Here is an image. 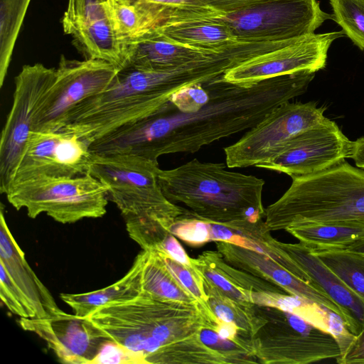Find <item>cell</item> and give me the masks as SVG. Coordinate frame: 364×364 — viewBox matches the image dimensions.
<instances>
[{
	"label": "cell",
	"mask_w": 364,
	"mask_h": 364,
	"mask_svg": "<svg viewBox=\"0 0 364 364\" xmlns=\"http://www.w3.org/2000/svg\"><path fill=\"white\" fill-rule=\"evenodd\" d=\"M119 70L104 60H71L62 55L55 81L36 113L32 131H59L68 112L106 90Z\"/></svg>",
	"instance_id": "cell-12"
},
{
	"label": "cell",
	"mask_w": 364,
	"mask_h": 364,
	"mask_svg": "<svg viewBox=\"0 0 364 364\" xmlns=\"http://www.w3.org/2000/svg\"><path fill=\"white\" fill-rule=\"evenodd\" d=\"M276 245L292 259L304 272L309 284L323 293L340 309L347 331L356 335L364 324V301L314 255L301 244L275 240Z\"/></svg>",
	"instance_id": "cell-19"
},
{
	"label": "cell",
	"mask_w": 364,
	"mask_h": 364,
	"mask_svg": "<svg viewBox=\"0 0 364 364\" xmlns=\"http://www.w3.org/2000/svg\"><path fill=\"white\" fill-rule=\"evenodd\" d=\"M201 279L207 303L215 316L218 320L234 324L242 336L252 340L267 322L256 305L252 307L242 306L225 296L202 277Z\"/></svg>",
	"instance_id": "cell-25"
},
{
	"label": "cell",
	"mask_w": 364,
	"mask_h": 364,
	"mask_svg": "<svg viewBox=\"0 0 364 364\" xmlns=\"http://www.w3.org/2000/svg\"><path fill=\"white\" fill-rule=\"evenodd\" d=\"M90 145L69 132L31 131L12 184L41 176L74 177L87 173L92 156Z\"/></svg>",
	"instance_id": "cell-14"
},
{
	"label": "cell",
	"mask_w": 364,
	"mask_h": 364,
	"mask_svg": "<svg viewBox=\"0 0 364 364\" xmlns=\"http://www.w3.org/2000/svg\"><path fill=\"white\" fill-rule=\"evenodd\" d=\"M350 141L336 122H324L299 134L271 161L257 167L291 178L325 171L349 158Z\"/></svg>",
	"instance_id": "cell-15"
},
{
	"label": "cell",
	"mask_w": 364,
	"mask_h": 364,
	"mask_svg": "<svg viewBox=\"0 0 364 364\" xmlns=\"http://www.w3.org/2000/svg\"><path fill=\"white\" fill-rule=\"evenodd\" d=\"M142 252L141 293L162 300L200 304L173 276L155 251Z\"/></svg>",
	"instance_id": "cell-24"
},
{
	"label": "cell",
	"mask_w": 364,
	"mask_h": 364,
	"mask_svg": "<svg viewBox=\"0 0 364 364\" xmlns=\"http://www.w3.org/2000/svg\"><path fill=\"white\" fill-rule=\"evenodd\" d=\"M143 252L135 257L129 271L112 284L82 294H60V299L80 317H87L97 308L112 302L133 299L141 292Z\"/></svg>",
	"instance_id": "cell-23"
},
{
	"label": "cell",
	"mask_w": 364,
	"mask_h": 364,
	"mask_svg": "<svg viewBox=\"0 0 364 364\" xmlns=\"http://www.w3.org/2000/svg\"><path fill=\"white\" fill-rule=\"evenodd\" d=\"M113 29L125 46L142 36L146 31L144 20L136 7L124 0H103Z\"/></svg>",
	"instance_id": "cell-29"
},
{
	"label": "cell",
	"mask_w": 364,
	"mask_h": 364,
	"mask_svg": "<svg viewBox=\"0 0 364 364\" xmlns=\"http://www.w3.org/2000/svg\"><path fill=\"white\" fill-rule=\"evenodd\" d=\"M339 340L341 353L336 358L339 364H364V324L356 334H348Z\"/></svg>",
	"instance_id": "cell-36"
},
{
	"label": "cell",
	"mask_w": 364,
	"mask_h": 364,
	"mask_svg": "<svg viewBox=\"0 0 364 364\" xmlns=\"http://www.w3.org/2000/svg\"><path fill=\"white\" fill-rule=\"evenodd\" d=\"M126 47L125 61L122 68L132 67L151 71L173 69L223 50L181 45L151 33L129 43Z\"/></svg>",
	"instance_id": "cell-21"
},
{
	"label": "cell",
	"mask_w": 364,
	"mask_h": 364,
	"mask_svg": "<svg viewBox=\"0 0 364 364\" xmlns=\"http://www.w3.org/2000/svg\"><path fill=\"white\" fill-rule=\"evenodd\" d=\"M343 250L364 255V237L351 243Z\"/></svg>",
	"instance_id": "cell-41"
},
{
	"label": "cell",
	"mask_w": 364,
	"mask_h": 364,
	"mask_svg": "<svg viewBox=\"0 0 364 364\" xmlns=\"http://www.w3.org/2000/svg\"><path fill=\"white\" fill-rule=\"evenodd\" d=\"M215 242L217 250L232 266L282 287L292 296L322 307L343 321L342 312L328 296L297 278L267 255L230 242Z\"/></svg>",
	"instance_id": "cell-18"
},
{
	"label": "cell",
	"mask_w": 364,
	"mask_h": 364,
	"mask_svg": "<svg viewBox=\"0 0 364 364\" xmlns=\"http://www.w3.org/2000/svg\"><path fill=\"white\" fill-rule=\"evenodd\" d=\"M61 22L85 59L104 60L119 70L123 67L126 48L113 29L103 0H69Z\"/></svg>",
	"instance_id": "cell-16"
},
{
	"label": "cell",
	"mask_w": 364,
	"mask_h": 364,
	"mask_svg": "<svg viewBox=\"0 0 364 364\" xmlns=\"http://www.w3.org/2000/svg\"><path fill=\"white\" fill-rule=\"evenodd\" d=\"M269 232L304 223L364 226V169L343 161L325 171L292 178L265 208Z\"/></svg>",
	"instance_id": "cell-5"
},
{
	"label": "cell",
	"mask_w": 364,
	"mask_h": 364,
	"mask_svg": "<svg viewBox=\"0 0 364 364\" xmlns=\"http://www.w3.org/2000/svg\"><path fill=\"white\" fill-rule=\"evenodd\" d=\"M159 169L157 161L143 157L92 154L87 173L106 188L108 200L116 205L124 219H154L169 231L186 208L164 195L158 181Z\"/></svg>",
	"instance_id": "cell-6"
},
{
	"label": "cell",
	"mask_w": 364,
	"mask_h": 364,
	"mask_svg": "<svg viewBox=\"0 0 364 364\" xmlns=\"http://www.w3.org/2000/svg\"><path fill=\"white\" fill-rule=\"evenodd\" d=\"M352 291L364 301V255L343 249H311Z\"/></svg>",
	"instance_id": "cell-28"
},
{
	"label": "cell",
	"mask_w": 364,
	"mask_h": 364,
	"mask_svg": "<svg viewBox=\"0 0 364 364\" xmlns=\"http://www.w3.org/2000/svg\"><path fill=\"white\" fill-rule=\"evenodd\" d=\"M238 40L247 42H277L314 33L333 14L321 10L316 0H268L228 14L216 11Z\"/></svg>",
	"instance_id": "cell-9"
},
{
	"label": "cell",
	"mask_w": 364,
	"mask_h": 364,
	"mask_svg": "<svg viewBox=\"0 0 364 364\" xmlns=\"http://www.w3.org/2000/svg\"><path fill=\"white\" fill-rule=\"evenodd\" d=\"M153 251H155L158 254L166 267L178 282L186 288L205 309L212 311L207 303L201 276L194 267L193 269L187 267L173 259L162 250Z\"/></svg>",
	"instance_id": "cell-33"
},
{
	"label": "cell",
	"mask_w": 364,
	"mask_h": 364,
	"mask_svg": "<svg viewBox=\"0 0 364 364\" xmlns=\"http://www.w3.org/2000/svg\"><path fill=\"white\" fill-rule=\"evenodd\" d=\"M201 341L208 348L218 352L226 363H258L252 340L242 337L230 340L220 337L213 328H204L200 333Z\"/></svg>",
	"instance_id": "cell-30"
},
{
	"label": "cell",
	"mask_w": 364,
	"mask_h": 364,
	"mask_svg": "<svg viewBox=\"0 0 364 364\" xmlns=\"http://www.w3.org/2000/svg\"><path fill=\"white\" fill-rule=\"evenodd\" d=\"M56 68L25 65L14 78L11 108L0 138V192L11 187L37 110L55 79Z\"/></svg>",
	"instance_id": "cell-11"
},
{
	"label": "cell",
	"mask_w": 364,
	"mask_h": 364,
	"mask_svg": "<svg viewBox=\"0 0 364 364\" xmlns=\"http://www.w3.org/2000/svg\"><path fill=\"white\" fill-rule=\"evenodd\" d=\"M17 210L31 218L46 213L60 223L102 217L107 212L106 188L88 173L74 177L41 176L11 185L5 194Z\"/></svg>",
	"instance_id": "cell-7"
},
{
	"label": "cell",
	"mask_w": 364,
	"mask_h": 364,
	"mask_svg": "<svg viewBox=\"0 0 364 364\" xmlns=\"http://www.w3.org/2000/svg\"><path fill=\"white\" fill-rule=\"evenodd\" d=\"M183 87L176 68L151 71L124 67L106 90L73 107L60 130L76 134L90 144L156 112Z\"/></svg>",
	"instance_id": "cell-4"
},
{
	"label": "cell",
	"mask_w": 364,
	"mask_h": 364,
	"mask_svg": "<svg viewBox=\"0 0 364 364\" xmlns=\"http://www.w3.org/2000/svg\"><path fill=\"white\" fill-rule=\"evenodd\" d=\"M0 264L28 299L36 318L47 317L63 311L31 269L24 252L13 237L6 221L3 204L0 213Z\"/></svg>",
	"instance_id": "cell-20"
},
{
	"label": "cell",
	"mask_w": 364,
	"mask_h": 364,
	"mask_svg": "<svg viewBox=\"0 0 364 364\" xmlns=\"http://www.w3.org/2000/svg\"><path fill=\"white\" fill-rule=\"evenodd\" d=\"M256 306L267 320L252 339L258 363L306 364L339 356V338L331 331L291 311Z\"/></svg>",
	"instance_id": "cell-8"
},
{
	"label": "cell",
	"mask_w": 364,
	"mask_h": 364,
	"mask_svg": "<svg viewBox=\"0 0 364 364\" xmlns=\"http://www.w3.org/2000/svg\"><path fill=\"white\" fill-rule=\"evenodd\" d=\"M169 232L193 247H200L211 241L210 223L196 218L187 208L173 221Z\"/></svg>",
	"instance_id": "cell-32"
},
{
	"label": "cell",
	"mask_w": 364,
	"mask_h": 364,
	"mask_svg": "<svg viewBox=\"0 0 364 364\" xmlns=\"http://www.w3.org/2000/svg\"><path fill=\"white\" fill-rule=\"evenodd\" d=\"M140 363L131 352L110 340L103 343L90 364H132Z\"/></svg>",
	"instance_id": "cell-37"
},
{
	"label": "cell",
	"mask_w": 364,
	"mask_h": 364,
	"mask_svg": "<svg viewBox=\"0 0 364 364\" xmlns=\"http://www.w3.org/2000/svg\"><path fill=\"white\" fill-rule=\"evenodd\" d=\"M215 12L211 9L204 14L171 21L146 34H154L169 41L195 48L222 50L238 40L229 28L215 16Z\"/></svg>",
	"instance_id": "cell-22"
},
{
	"label": "cell",
	"mask_w": 364,
	"mask_h": 364,
	"mask_svg": "<svg viewBox=\"0 0 364 364\" xmlns=\"http://www.w3.org/2000/svg\"><path fill=\"white\" fill-rule=\"evenodd\" d=\"M18 323L43 339L58 360L66 364H90L108 340L86 317L63 311L44 318H19Z\"/></svg>",
	"instance_id": "cell-17"
},
{
	"label": "cell",
	"mask_w": 364,
	"mask_h": 364,
	"mask_svg": "<svg viewBox=\"0 0 364 364\" xmlns=\"http://www.w3.org/2000/svg\"><path fill=\"white\" fill-rule=\"evenodd\" d=\"M153 250H162L176 261L188 268H193L191 263V258L188 257L183 247L171 233H168L161 242Z\"/></svg>",
	"instance_id": "cell-39"
},
{
	"label": "cell",
	"mask_w": 364,
	"mask_h": 364,
	"mask_svg": "<svg viewBox=\"0 0 364 364\" xmlns=\"http://www.w3.org/2000/svg\"><path fill=\"white\" fill-rule=\"evenodd\" d=\"M208 82L181 88L173 94L168 103L173 109L183 112L200 109L209 100Z\"/></svg>",
	"instance_id": "cell-35"
},
{
	"label": "cell",
	"mask_w": 364,
	"mask_h": 364,
	"mask_svg": "<svg viewBox=\"0 0 364 364\" xmlns=\"http://www.w3.org/2000/svg\"><path fill=\"white\" fill-rule=\"evenodd\" d=\"M31 0H0V87Z\"/></svg>",
	"instance_id": "cell-27"
},
{
	"label": "cell",
	"mask_w": 364,
	"mask_h": 364,
	"mask_svg": "<svg viewBox=\"0 0 364 364\" xmlns=\"http://www.w3.org/2000/svg\"><path fill=\"white\" fill-rule=\"evenodd\" d=\"M226 166L193 159L174 168H160L158 181L170 202L183 204L200 220L235 230L263 220L264 181Z\"/></svg>",
	"instance_id": "cell-3"
},
{
	"label": "cell",
	"mask_w": 364,
	"mask_h": 364,
	"mask_svg": "<svg viewBox=\"0 0 364 364\" xmlns=\"http://www.w3.org/2000/svg\"><path fill=\"white\" fill-rule=\"evenodd\" d=\"M326 119L323 108L312 102H284L224 149L226 165L245 168L267 163L296 135Z\"/></svg>",
	"instance_id": "cell-10"
},
{
	"label": "cell",
	"mask_w": 364,
	"mask_h": 364,
	"mask_svg": "<svg viewBox=\"0 0 364 364\" xmlns=\"http://www.w3.org/2000/svg\"><path fill=\"white\" fill-rule=\"evenodd\" d=\"M311 249H344L364 237V226L304 223L285 230Z\"/></svg>",
	"instance_id": "cell-26"
},
{
	"label": "cell",
	"mask_w": 364,
	"mask_h": 364,
	"mask_svg": "<svg viewBox=\"0 0 364 364\" xmlns=\"http://www.w3.org/2000/svg\"><path fill=\"white\" fill-rule=\"evenodd\" d=\"M0 281V297L7 309L19 318H36V313L28 299L1 264Z\"/></svg>",
	"instance_id": "cell-34"
},
{
	"label": "cell",
	"mask_w": 364,
	"mask_h": 364,
	"mask_svg": "<svg viewBox=\"0 0 364 364\" xmlns=\"http://www.w3.org/2000/svg\"><path fill=\"white\" fill-rule=\"evenodd\" d=\"M333 20L360 50H364V0H330Z\"/></svg>",
	"instance_id": "cell-31"
},
{
	"label": "cell",
	"mask_w": 364,
	"mask_h": 364,
	"mask_svg": "<svg viewBox=\"0 0 364 364\" xmlns=\"http://www.w3.org/2000/svg\"><path fill=\"white\" fill-rule=\"evenodd\" d=\"M315 73L302 71L240 85L220 76L207 83L209 100L183 112L167 102L152 114L93 141L92 154H127L158 162L164 155L195 153L250 129L280 105L304 94Z\"/></svg>",
	"instance_id": "cell-1"
},
{
	"label": "cell",
	"mask_w": 364,
	"mask_h": 364,
	"mask_svg": "<svg viewBox=\"0 0 364 364\" xmlns=\"http://www.w3.org/2000/svg\"><path fill=\"white\" fill-rule=\"evenodd\" d=\"M220 13L236 12L268 0H194Z\"/></svg>",
	"instance_id": "cell-38"
},
{
	"label": "cell",
	"mask_w": 364,
	"mask_h": 364,
	"mask_svg": "<svg viewBox=\"0 0 364 364\" xmlns=\"http://www.w3.org/2000/svg\"><path fill=\"white\" fill-rule=\"evenodd\" d=\"M357 167L364 169V136L352 141L350 157Z\"/></svg>",
	"instance_id": "cell-40"
},
{
	"label": "cell",
	"mask_w": 364,
	"mask_h": 364,
	"mask_svg": "<svg viewBox=\"0 0 364 364\" xmlns=\"http://www.w3.org/2000/svg\"><path fill=\"white\" fill-rule=\"evenodd\" d=\"M86 318L140 363H226L200 340L201 330H215L218 318L200 304L162 300L141 292L100 306Z\"/></svg>",
	"instance_id": "cell-2"
},
{
	"label": "cell",
	"mask_w": 364,
	"mask_h": 364,
	"mask_svg": "<svg viewBox=\"0 0 364 364\" xmlns=\"http://www.w3.org/2000/svg\"><path fill=\"white\" fill-rule=\"evenodd\" d=\"M343 33V31L312 33L293 39L282 47L239 64L223 76L230 82L250 85L302 71L316 73L325 67L328 48Z\"/></svg>",
	"instance_id": "cell-13"
}]
</instances>
